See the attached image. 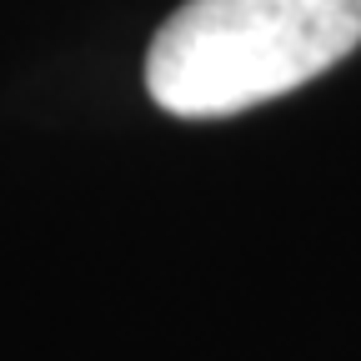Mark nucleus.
<instances>
[{
  "label": "nucleus",
  "instance_id": "nucleus-1",
  "mask_svg": "<svg viewBox=\"0 0 361 361\" xmlns=\"http://www.w3.org/2000/svg\"><path fill=\"white\" fill-rule=\"evenodd\" d=\"M361 45V0H186L146 51L151 101L180 121L266 106Z\"/></svg>",
  "mask_w": 361,
  "mask_h": 361
}]
</instances>
